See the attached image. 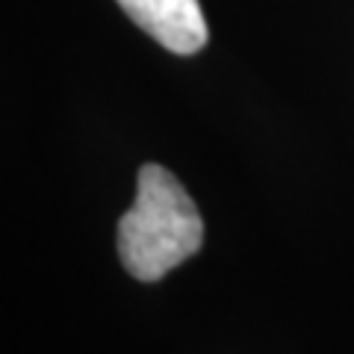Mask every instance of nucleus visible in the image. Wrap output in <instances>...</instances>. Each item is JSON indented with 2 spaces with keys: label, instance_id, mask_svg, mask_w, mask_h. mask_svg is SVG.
Instances as JSON below:
<instances>
[{
  "label": "nucleus",
  "instance_id": "obj_1",
  "mask_svg": "<svg viewBox=\"0 0 354 354\" xmlns=\"http://www.w3.org/2000/svg\"><path fill=\"white\" fill-rule=\"evenodd\" d=\"M204 245V218L177 177L162 165H142L136 201L118 221V254L136 281H160Z\"/></svg>",
  "mask_w": 354,
  "mask_h": 354
},
{
  "label": "nucleus",
  "instance_id": "obj_2",
  "mask_svg": "<svg viewBox=\"0 0 354 354\" xmlns=\"http://www.w3.org/2000/svg\"><path fill=\"white\" fill-rule=\"evenodd\" d=\"M130 21L177 57L198 53L207 44V21L198 0H118Z\"/></svg>",
  "mask_w": 354,
  "mask_h": 354
}]
</instances>
